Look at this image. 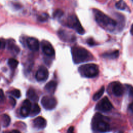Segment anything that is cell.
<instances>
[{"label": "cell", "instance_id": "obj_1", "mask_svg": "<svg viewBox=\"0 0 133 133\" xmlns=\"http://www.w3.org/2000/svg\"><path fill=\"white\" fill-rule=\"evenodd\" d=\"M93 12L97 23L103 29L109 31L114 30L117 25L116 22L99 10L94 9Z\"/></svg>", "mask_w": 133, "mask_h": 133}, {"label": "cell", "instance_id": "obj_2", "mask_svg": "<svg viewBox=\"0 0 133 133\" xmlns=\"http://www.w3.org/2000/svg\"><path fill=\"white\" fill-rule=\"evenodd\" d=\"M109 119L99 113H96L92 119L91 127L92 130L98 133H105L110 130Z\"/></svg>", "mask_w": 133, "mask_h": 133}, {"label": "cell", "instance_id": "obj_3", "mask_svg": "<svg viewBox=\"0 0 133 133\" xmlns=\"http://www.w3.org/2000/svg\"><path fill=\"white\" fill-rule=\"evenodd\" d=\"M72 59L75 63L87 61L91 58L90 53L85 48L79 46H74L71 48Z\"/></svg>", "mask_w": 133, "mask_h": 133}, {"label": "cell", "instance_id": "obj_4", "mask_svg": "<svg viewBox=\"0 0 133 133\" xmlns=\"http://www.w3.org/2000/svg\"><path fill=\"white\" fill-rule=\"evenodd\" d=\"M78 71L82 76L92 78L99 74V68L97 65L94 63L83 64L78 68Z\"/></svg>", "mask_w": 133, "mask_h": 133}, {"label": "cell", "instance_id": "obj_5", "mask_svg": "<svg viewBox=\"0 0 133 133\" xmlns=\"http://www.w3.org/2000/svg\"><path fill=\"white\" fill-rule=\"evenodd\" d=\"M66 25L68 27L75 30L80 34H83L85 32L78 18L74 15H72L68 17L66 20Z\"/></svg>", "mask_w": 133, "mask_h": 133}, {"label": "cell", "instance_id": "obj_6", "mask_svg": "<svg viewBox=\"0 0 133 133\" xmlns=\"http://www.w3.org/2000/svg\"><path fill=\"white\" fill-rule=\"evenodd\" d=\"M41 104L45 109L51 110L55 108L57 102L54 97L49 96H45L41 100Z\"/></svg>", "mask_w": 133, "mask_h": 133}, {"label": "cell", "instance_id": "obj_7", "mask_svg": "<svg viewBox=\"0 0 133 133\" xmlns=\"http://www.w3.org/2000/svg\"><path fill=\"white\" fill-rule=\"evenodd\" d=\"M113 108V105L107 97L102 98L96 105V109L97 110L103 112H107L111 110Z\"/></svg>", "mask_w": 133, "mask_h": 133}, {"label": "cell", "instance_id": "obj_8", "mask_svg": "<svg viewBox=\"0 0 133 133\" xmlns=\"http://www.w3.org/2000/svg\"><path fill=\"white\" fill-rule=\"evenodd\" d=\"M49 76V72L47 69L44 66H41L37 70L35 78L38 82H44L47 79Z\"/></svg>", "mask_w": 133, "mask_h": 133}, {"label": "cell", "instance_id": "obj_9", "mask_svg": "<svg viewBox=\"0 0 133 133\" xmlns=\"http://www.w3.org/2000/svg\"><path fill=\"white\" fill-rule=\"evenodd\" d=\"M31 109V103L29 99L23 101L20 109V114L23 117H26L30 114Z\"/></svg>", "mask_w": 133, "mask_h": 133}, {"label": "cell", "instance_id": "obj_10", "mask_svg": "<svg viewBox=\"0 0 133 133\" xmlns=\"http://www.w3.org/2000/svg\"><path fill=\"white\" fill-rule=\"evenodd\" d=\"M42 49L43 52L48 56H52L55 55V50L50 43L43 41L42 43Z\"/></svg>", "mask_w": 133, "mask_h": 133}, {"label": "cell", "instance_id": "obj_11", "mask_svg": "<svg viewBox=\"0 0 133 133\" xmlns=\"http://www.w3.org/2000/svg\"><path fill=\"white\" fill-rule=\"evenodd\" d=\"M112 91L116 97L121 96L124 93V88L122 85L118 82H115L111 84Z\"/></svg>", "mask_w": 133, "mask_h": 133}, {"label": "cell", "instance_id": "obj_12", "mask_svg": "<svg viewBox=\"0 0 133 133\" xmlns=\"http://www.w3.org/2000/svg\"><path fill=\"white\" fill-rule=\"evenodd\" d=\"M26 45L28 48L32 51H36L38 50L39 44L38 41L34 37H29L26 39Z\"/></svg>", "mask_w": 133, "mask_h": 133}, {"label": "cell", "instance_id": "obj_13", "mask_svg": "<svg viewBox=\"0 0 133 133\" xmlns=\"http://www.w3.org/2000/svg\"><path fill=\"white\" fill-rule=\"evenodd\" d=\"M33 126L37 129H44L47 125L46 119L41 116H38L35 118L33 121Z\"/></svg>", "mask_w": 133, "mask_h": 133}, {"label": "cell", "instance_id": "obj_14", "mask_svg": "<svg viewBox=\"0 0 133 133\" xmlns=\"http://www.w3.org/2000/svg\"><path fill=\"white\" fill-rule=\"evenodd\" d=\"M57 85V83L56 82L54 81H51L46 84L45 86V89L48 93L54 94L56 90Z\"/></svg>", "mask_w": 133, "mask_h": 133}, {"label": "cell", "instance_id": "obj_15", "mask_svg": "<svg viewBox=\"0 0 133 133\" xmlns=\"http://www.w3.org/2000/svg\"><path fill=\"white\" fill-rule=\"evenodd\" d=\"M27 97L34 102H37L38 100V97L35 91L33 88H29L26 92Z\"/></svg>", "mask_w": 133, "mask_h": 133}, {"label": "cell", "instance_id": "obj_16", "mask_svg": "<svg viewBox=\"0 0 133 133\" xmlns=\"http://www.w3.org/2000/svg\"><path fill=\"white\" fill-rule=\"evenodd\" d=\"M115 7L118 9L130 12L129 8L123 0H120L117 2L115 4Z\"/></svg>", "mask_w": 133, "mask_h": 133}, {"label": "cell", "instance_id": "obj_17", "mask_svg": "<svg viewBox=\"0 0 133 133\" xmlns=\"http://www.w3.org/2000/svg\"><path fill=\"white\" fill-rule=\"evenodd\" d=\"M41 112V108L39 106L37 103H34L32 107H31V111L30 114L31 116H34L38 114H39Z\"/></svg>", "mask_w": 133, "mask_h": 133}, {"label": "cell", "instance_id": "obj_18", "mask_svg": "<svg viewBox=\"0 0 133 133\" xmlns=\"http://www.w3.org/2000/svg\"><path fill=\"white\" fill-rule=\"evenodd\" d=\"M2 124H3V127H7L9 125L11 120L9 115L6 114H3L2 115Z\"/></svg>", "mask_w": 133, "mask_h": 133}, {"label": "cell", "instance_id": "obj_19", "mask_svg": "<svg viewBox=\"0 0 133 133\" xmlns=\"http://www.w3.org/2000/svg\"><path fill=\"white\" fill-rule=\"evenodd\" d=\"M119 55V51L118 50H115L111 52L105 53L103 55V57L105 58H109L111 59H115L118 57Z\"/></svg>", "mask_w": 133, "mask_h": 133}, {"label": "cell", "instance_id": "obj_20", "mask_svg": "<svg viewBox=\"0 0 133 133\" xmlns=\"http://www.w3.org/2000/svg\"><path fill=\"white\" fill-rule=\"evenodd\" d=\"M18 64V61L14 58H10L8 60V64L9 67L12 69H16L17 67Z\"/></svg>", "mask_w": 133, "mask_h": 133}, {"label": "cell", "instance_id": "obj_21", "mask_svg": "<svg viewBox=\"0 0 133 133\" xmlns=\"http://www.w3.org/2000/svg\"><path fill=\"white\" fill-rule=\"evenodd\" d=\"M104 91V87L102 86L101 87V88L97 92L95 93V94L93 96V100L95 101L98 100L103 94Z\"/></svg>", "mask_w": 133, "mask_h": 133}, {"label": "cell", "instance_id": "obj_22", "mask_svg": "<svg viewBox=\"0 0 133 133\" xmlns=\"http://www.w3.org/2000/svg\"><path fill=\"white\" fill-rule=\"evenodd\" d=\"M48 18V15L46 13H43L38 16L37 20L40 22H45L47 20Z\"/></svg>", "mask_w": 133, "mask_h": 133}, {"label": "cell", "instance_id": "obj_23", "mask_svg": "<svg viewBox=\"0 0 133 133\" xmlns=\"http://www.w3.org/2000/svg\"><path fill=\"white\" fill-rule=\"evenodd\" d=\"M8 93L17 98H19L21 96V92L19 89H16L12 90L8 92Z\"/></svg>", "mask_w": 133, "mask_h": 133}, {"label": "cell", "instance_id": "obj_24", "mask_svg": "<svg viewBox=\"0 0 133 133\" xmlns=\"http://www.w3.org/2000/svg\"><path fill=\"white\" fill-rule=\"evenodd\" d=\"M8 48L10 50H11L12 52H15L16 53H18L19 51V47L15 45L13 43H11L9 44V47Z\"/></svg>", "mask_w": 133, "mask_h": 133}, {"label": "cell", "instance_id": "obj_25", "mask_svg": "<svg viewBox=\"0 0 133 133\" xmlns=\"http://www.w3.org/2000/svg\"><path fill=\"white\" fill-rule=\"evenodd\" d=\"M63 15V12L61 9H57L53 13V17L55 18H59Z\"/></svg>", "mask_w": 133, "mask_h": 133}, {"label": "cell", "instance_id": "obj_26", "mask_svg": "<svg viewBox=\"0 0 133 133\" xmlns=\"http://www.w3.org/2000/svg\"><path fill=\"white\" fill-rule=\"evenodd\" d=\"M127 87L129 91V95L131 97V98H133V87L130 85L127 86Z\"/></svg>", "mask_w": 133, "mask_h": 133}, {"label": "cell", "instance_id": "obj_27", "mask_svg": "<svg viewBox=\"0 0 133 133\" xmlns=\"http://www.w3.org/2000/svg\"><path fill=\"white\" fill-rule=\"evenodd\" d=\"M5 95L2 89H0V102H3L4 100Z\"/></svg>", "mask_w": 133, "mask_h": 133}, {"label": "cell", "instance_id": "obj_28", "mask_svg": "<svg viewBox=\"0 0 133 133\" xmlns=\"http://www.w3.org/2000/svg\"><path fill=\"white\" fill-rule=\"evenodd\" d=\"M87 42L88 43V44L89 45H90V46H93L95 45V42L94 41V40L92 39V38H89L87 39Z\"/></svg>", "mask_w": 133, "mask_h": 133}, {"label": "cell", "instance_id": "obj_29", "mask_svg": "<svg viewBox=\"0 0 133 133\" xmlns=\"http://www.w3.org/2000/svg\"><path fill=\"white\" fill-rule=\"evenodd\" d=\"M9 98H10V103L11 104V105L13 107H14L15 105H16V100L11 96H10Z\"/></svg>", "mask_w": 133, "mask_h": 133}, {"label": "cell", "instance_id": "obj_30", "mask_svg": "<svg viewBox=\"0 0 133 133\" xmlns=\"http://www.w3.org/2000/svg\"><path fill=\"white\" fill-rule=\"evenodd\" d=\"M66 133H74V128L73 126H71L67 130Z\"/></svg>", "mask_w": 133, "mask_h": 133}, {"label": "cell", "instance_id": "obj_31", "mask_svg": "<svg viewBox=\"0 0 133 133\" xmlns=\"http://www.w3.org/2000/svg\"><path fill=\"white\" fill-rule=\"evenodd\" d=\"M3 133H21V132H20V131H19V130H18L14 129V130H11V131H6V132H3Z\"/></svg>", "mask_w": 133, "mask_h": 133}, {"label": "cell", "instance_id": "obj_32", "mask_svg": "<svg viewBox=\"0 0 133 133\" xmlns=\"http://www.w3.org/2000/svg\"><path fill=\"white\" fill-rule=\"evenodd\" d=\"M129 108L131 109V110H132L133 111V102L131 103L129 105Z\"/></svg>", "mask_w": 133, "mask_h": 133}, {"label": "cell", "instance_id": "obj_33", "mask_svg": "<svg viewBox=\"0 0 133 133\" xmlns=\"http://www.w3.org/2000/svg\"><path fill=\"white\" fill-rule=\"evenodd\" d=\"M130 33L132 35H133V24H132L131 28H130Z\"/></svg>", "mask_w": 133, "mask_h": 133}, {"label": "cell", "instance_id": "obj_34", "mask_svg": "<svg viewBox=\"0 0 133 133\" xmlns=\"http://www.w3.org/2000/svg\"><path fill=\"white\" fill-rule=\"evenodd\" d=\"M1 45H2V43H1V41H0V47H1Z\"/></svg>", "mask_w": 133, "mask_h": 133}, {"label": "cell", "instance_id": "obj_35", "mask_svg": "<svg viewBox=\"0 0 133 133\" xmlns=\"http://www.w3.org/2000/svg\"><path fill=\"white\" fill-rule=\"evenodd\" d=\"M119 133H122V132H119Z\"/></svg>", "mask_w": 133, "mask_h": 133}, {"label": "cell", "instance_id": "obj_36", "mask_svg": "<svg viewBox=\"0 0 133 133\" xmlns=\"http://www.w3.org/2000/svg\"><path fill=\"white\" fill-rule=\"evenodd\" d=\"M132 1H133V0H132Z\"/></svg>", "mask_w": 133, "mask_h": 133}]
</instances>
